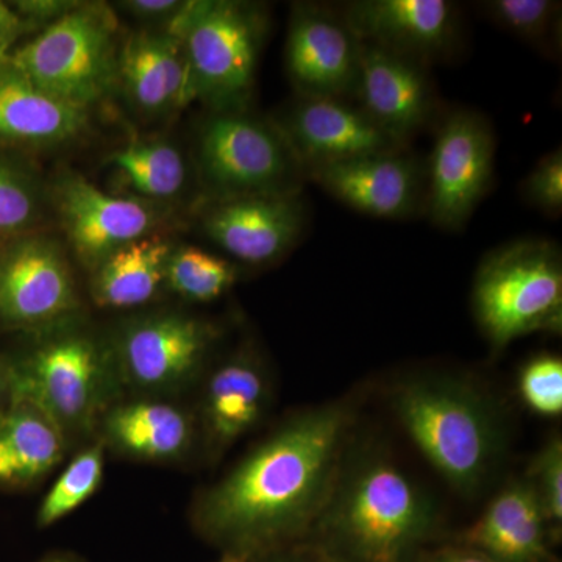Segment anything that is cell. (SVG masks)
I'll use <instances>...</instances> for the list:
<instances>
[{
  "mask_svg": "<svg viewBox=\"0 0 562 562\" xmlns=\"http://www.w3.org/2000/svg\"><path fill=\"white\" fill-rule=\"evenodd\" d=\"M355 420L353 398L292 414L199 497L192 522L203 539L249 561L305 541L338 480Z\"/></svg>",
  "mask_w": 562,
  "mask_h": 562,
  "instance_id": "cell-1",
  "label": "cell"
},
{
  "mask_svg": "<svg viewBox=\"0 0 562 562\" xmlns=\"http://www.w3.org/2000/svg\"><path fill=\"white\" fill-rule=\"evenodd\" d=\"M438 524L430 495L390 454L380 447H349L330 498L303 542L336 562H416Z\"/></svg>",
  "mask_w": 562,
  "mask_h": 562,
  "instance_id": "cell-2",
  "label": "cell"
},
{
  "mask_svg": "<svg viewBox=\"0 0 562 562\" xmlns=\"http://www.w3.org/2000/svg\"><path fill=\"white\" fill-rule=\"evenodd\" d=\"M390 397L425 460L464 497L480 494L506 449L505 425L491 395L464 376L422 372L402 379Z\"/></svg>",
  "mask_w": 562,
  "mask_h": 562,
  "instance_id": "cell-3",
  "label": "cell"
},
{
  "mask_svg": "<svg viewBox=\"0 0 562 562\" xmlns=\"http://www.w3.org/2000/svg\"><path fill=\"white\" fill-rule=\"evenodd\" d=\"M74 319L31 333L24 349L5 353L10 402L35 406L68 442L99 432L125 392L111 342Z\"/></svg>",
  "mask_w": 562,
  "mask_h": 562,
  "instance_id": "cell-4",
  "label": "cell"
},
{
  "mask_svg": "<svg viewBox=\"0 0 562 562\" xmlns=\"http://www.w3.org/2000/svg\"><path fill=\"white\" fill-rule=\"evenodd\" d=\"M472 313L492 350L535 333H561L558 243L520 238L490 251L473 279Z\"/></svg>",
  "mask_w": 562,
  "mask_h": 562,
  "instance_id": "cell-5",
  "label": "cell"
},
{
  "mask_svg": "<svg viewBox=\"0 0 562 562\" xmlns=\"http://www.w3.org/2000/svg\"><path fill=\"white\" fill-rule=\"evenodd\" d=\"M165 31L183 44L194 99L209 103L211 111L246 110L268 32V16L260 5L233 0L187 2Z\"/></svg>",
  "mask_w": 562,
  "mask_h": 562,
  "instance_id": "cell-6",
  "label": "cell"
},
{
  "mask_svg": "<svg viewBox=\"0 0 562 562\" xmlns=\"http://www.w3.org/2000/svg\"><path fill=\"white\" fill-rule=\"evenodd\" d=\"M116 33L110 9L77 3L9 57L41 90L88 111L117 81Z\"/></svg>",
  "mask_w": 562,
  "mask_h": 562,
  "instance_id": "cell-7",
  "label": "cell"
},
{
  "mask_svg": "<svg viewBox=\"0 0 562 562\" xmlns=\"http://www.w3.org/2000/svg\"><path fill=\"white\" fill-rule=\"evenodd\" d=\"M209 201L303 191L305 171L272 120L247 110L211 111L195 144Z\"/></svg>",
  "mask_w": 562,
  "mask_h": 562,
  "instance_id": "cell-8",
  "label": "cell"
},
{
  "mask_svg": "<svg viewBox=\"0 0 562 562\" xmlns=\"http://www.w3.org/2000/svg\"><path fill=\"white\" fill-rule=\"evenodd\" d=\"M495 133L479 111L458 109L439 122L425 165L424 214L443 232H461L486 198L495 173Z\"/></svg>",
  "mask_w": 562,
  "mask_h": 562,
  "instance_id": "cell-9",
  "label": "cell"
},
{
  "mask_svg": "<svg viewBox=\"0 0 562 562\" xmlns=\"http://www.w3.org/2000/svg\"><path fill=\"white\" fill-rule=\"evenodd\" d=\"M79 292L57 241L32 232L0 244V328L36 333L76 317Z\"/></svg>",
  "mask_w": 562,
  "mask_h": 562,
  "instance_id": "cell-10",
  "label": "cell"
},
{
  "mask_svg": "<svg viewBox=\"0 0 562 562\" xmlns=\"http://www.w3.org/2000/svg\"><path fill=\"white\" fill-rule=\"evenodd\" d=\"M214 339L216 330L209 322L168 312L131 322L111 346L124 390L154 398L194 380Z\"/></svg>",
  "mask_w": 562,
  "mask_h": 562,
  "instance_id": "cell-11",
  "label": "cell"
},
{
  "mask_svg": "<svg viewBox=\"0 0 562 562\" xmlns=\"http://www.w3.org/2000/svg\"><path fill=\"white\" fill-rule=\"evenodd\" d=\"M305 192L216 199L203 205L201 227L210 241L247 266H268L301 243L308 224Z\"/></svg>",
  "mask_w": 562,
  "mask_h": 562,
  "instance_id": "cell-12",
  "label": "cell"
},
{
  "mask_svg": "<svg viewBox=\"0 0 562 562\" xmlns=\"http://www.w3.org/2000/svg\"><path fill=\"white\" fill-rule=\"evenodd\" d=\"M361 41L339 7L295 3L288 25L284 66L297 95L353 98Z\"/></svg>",
  "mask_w": 562,
  "mask_h": 562,
  "instance_id": "cell-13",
  "label": "cell"
},
{
  "mask_svg": "<svg viewBox=\"0 0 562 562\" xmlns=\"http://www.w3.org/2000/svg\"><path fill=\"white\" fill-rule=\"evenodd\" d=\"M272 121L283 133L305 176L322 166L406 147L350 99L297 95Z\"/></svg>",
  "mask_w": 562,
  "mask_h": 562,
  "instance_id": "cell-14",
  "label": "cell"
},
{
  "mask_svg": "<svg viewBox=\"0 0 562 562\" xmlns=\"http://www.w3.org/2000/svg\"><path fill=\"white\" fill-rule=\"evenodd\" d=\"M306 180L342 205L376 220L406 221L424 214L425 165L406 147L322 166L306 172Z\"/></svg>",
  "mask_w": 562,
  "mask_h": 562,
  "instance_id": "cell-15",
  "label": "cell"
},
{
  "mask_svg": "<svg viewBox=\"0 0 562 562\" xmlns=\"http://www.w3.org/2000/svg\"><path fill=\"white\" fill-rule=\"evenodd\" d=\"M351 101L403 146L430 124L439 103L428 65L362 41Z\"/></svg>",
  "mask_w": 562,
  "mask_h": 562,
  "instance_id": "cell-16",
  "label": "cell"
},
{
  "mask_svg": "<svg viewBox=\"0 0 562 562\" xmlns=\"http://www.w3.org/2000/svg\"><path fill=\"white\" fill-rule=\"evenodd\" d=\"M55 205L70 247L91 272L121 247L150 236L158 224L149 202L109 194L77 173L58 181Z\"/></svg>",
  "mask_w": 562,
  "mask_h": 562,
  "instance_id": "cell-17",
  "label": "cell"
},
{
  "mask_svg": "<svg viewBox=\"0 0 562 562\" xmlns=\"http://www.w3.org/2000/svg\"><path fill=\"white\" fill-rule=\"evenodd\" d=\"M362 43L430 66L460 46V7L449 0H353L339 7Z\"/></svg>",
  "mask_w": 562,
  "mask_h": 562,
  "instance_id": "cell-18",
  "label": "cell"
},
{
  "mask_svg": "<svg viewBox=\"0 0 562 562\" xmlns=\"http://www.w3.org/2000/svg\"><path fill=\"white\" fill-rule=\"evenodd\" d=\"M461 541L495 562H549L557 536L524 475L497 492L480 519L462 532Z\"/></svg>",
  "mask_w": 562,
  "mask_h": 562,
  "instance_id": "cell-19",
  "label": "cell"
},
{
  "mask_svg": "<svg viewBox=\"0 0 562 562\" xmlns=\"http://www.w3.org/2000/svg\"><path fill=\"white\" fill-rule=\"evenodd\" d=\"M87 124V110L41 90L10 57L0 60V150L69 143Z\"/></svg>",
  "mask_w": 562,
  "mask_h": 562,
  "instance_id": "cell-20",
  "label": "cell"
},
{
  "mask_svg": "<svg viewBox=\"0 0 562 562\" xmlns=\"http://www.w3.org/2000/svg\"><path fill=\"white\" fill-rule=\"evenodd\" d=\"M269 380L250 351L241 350L221 362L206 380L202 397V427L214 453L254 430L268 408Z\"/></svg>",
  "mask_w": 562,
  "mask_h": 562,
  "instance_id": "cell-21",
  "label": "cell"
},
{
  "mask_svg": "<svg viewBox=\"0 0 562 562\" xmlns=\"http://www.w3.org/2000/svg\"><path fill=\"white\" fill-rule=\"evenodd\" d=\"M117 80L144 113H166L194 101L183 44L179 36L166 31H143L125 41Z\"/></svg>",
  "mask_w": 562,
  "mask_h": 562,
  "instance_id": "cell-22",
  "label": "cell"
},
{
  "mask_svg": "<svg viewBox=\"0 0 562 562\" xmlns=\"http://www.w3.org/2000/svg\"><path fill=\"white\" fill-rule=\"evenodd\" d=\"M103 446L136 460L168 462L184 457L194 442V420L180 406L160 398L117 402L103 416Z\"/></svg>",
  "mask_w": 562,
  "mask_h": 562,
  "instance_id": "cell-23",
  "label": "cell"
},
{
  "mask_svg": "<svg viewBox=\"0 0 562 562\" xmlns=\"http://www.w3.org/2000/svg\"><path fill=\"white\" fill-rule=\"evenodd\" d=\"M66 441L54 422L25 402L0 406V482L32 484L57 468Z\"/></svg>",
  "mask_w": 562,
  "mask_h": 562,
  "instance_id": "cell-24",
  "label": "cell"
},
{
  "mask_svg": "<svg viewBox=\"0 0 562 562\" xmlns=\"http://www.w3.org/2000/svg\"><path fill=\"white\" fill-rule=\"evenodd\" d=\"M172 250L168 239L155 235L121 247L92 271V301L114 310L146 305L166 283V265Z\"/></svg>",
  "mask_w": 562,
  "mask_h": 562,
  "instance_id": "cell-25",
  "label": "cell"
},
{
  "mask_svg": "<svg viewBox=\"0 0 562 562\" xmlns=\"http://www.w3.org/2000/svg\"><path fill=\"white\" fill-rule=\"evenodd\" d=\"M109 161L125 184L146 199L168 201L187 184V160L168 140H136L113 151Z\"/></svg>",
  "mask_w": 562,
  "mask_h": 562,
  "instance_id": "cell-26",
  "label": "cell"
},
{
  "mask_svg": "<svg viewBox=\"0 0 562 562\" xmlns=\"http://www.w3.org/2000/svg\"><path fill=\"white\" fill-rule=\"evenodd\" d=\"M484 16L514 38L550 58L561 54L562 3L554 0H487Z\"/></svg>",
  "mask_w": 562,
  "mask_h": 562,
  "instance_id": "cell-27",
  "label": "cell"
},
{
  "mask_svg": "<svg viewBox=\"0 0 562 562\" xmlns=\"http://www.w3.org/2000/svg\"><path fill=\"white\" fill-rule=\"evenodd\" d=\"M236 280L238 268L231 260L199 247L173 249L166 265V283L191 302L216 301Z\"/></svg>",
  "mask_w": 562,
  "mask_h": 562,
  "instance_id": "cell-28",
  "label": "cell"
},
{
  "mask_svg": "<svg viewBox=\"0 0 562 562\" xmlns=\"http://www.w3.org/2000/svg\"><path fill=\"white\" fill-rule=\"evenodd\" d=\"M103 442L101 439L90 443L69 462L60 479L55 482L41 503L38 517L40 527L46 528L60 522L63 517L80 508L88 498L101 486L103 476Z\"/></svg>",
  "mask_w": 562,
  "mask_h": 562,
  "instance_id": "cell-29",
  "label": "cell"
},
{
  "mask_svg": "<svg viewBox=\"0 0 562 562\" xmlns=\"http://www.w3.org/2000/svg\"><path fill=\"white\" fill-rule=\"evenodd\" d=\"M41 216V190L35 176L0 150V244L32 233Z\"/></svg>",
  "mask_w": 562,
  "mask_h": 562,
  "instance_id": "cell-30",
  "label": "cell"
},
{
  "mask_svg": "<svg viewBox=\"0 0 562 562\" xmlns=\"http://www.w3.org/2000/svg\"><path fill=\"white\" fill-rule=\"evenodd\" d=\"M519 392L525 405L539 416L562 413V360L558 355L541 353L524 366Z\"/></svg>",
  "mask_w": 562,
  "mask_h": 562,
  "instance_id": "cell-31",
  "label": "cell"
},
{
  "mask_svg": "<svg viewBox=\"0 0 562 562\" xmlns=\"http://www.w3.org/2000/svg\"><path fill=\"white\" fill-rule=\"evenodd\" d=\"M535 487L547 522L554 532L561 535L562 525V441L561 436H552L539 450L531 462L527 475Z\"/></svg>",
  "mask_w": 562,
  "mask_h": 562,
  "instance_id": "cell-32",
  "label": "cell"
},
{
  "mask_svg": "<svg viewBox=\"0 0 562 562\" xmlns=\"http://www.w3.org/2000/svg\"><path fill=\"white\" fill-rule=\"evenodd\" d=\"M520 195L531 209L558 220L562 213V149L543 155L520 184Z\"/></svg>",
  "mask_w": 562,
  "mask_h": 562,
  "instance_id": "cell-33",
  "label": "cell"
},
{
  "mask_svg": "<svg viewBox=\"0 0 562 562\" xmlns=\"http://www.w3.org/2000/svg\"><path fill=\"white\" fill-rule=\"evenodd\" d=\"M10 5L13 7L18 14H20L22 20L33 27V25L40 24V22H47L46 25H49L50 22L57 21L58 18L63 16V14L72 10L74 7L77 5V2L29 0V2H14L10 3Z\"/></svg>",
  "mask_w": 562,
  "mask_h": 562,
  "instance_id": "cell-34",
  "label": "cell"
},
{
  "mask_svg": "<svg viewBox=\"0 0 562 562\" xmlns=\"http://www.w3.org/2000/svg\"><path fill=\"white\" fill-rule=\"evenodd\" d=\"M184 3L177 0H131L120 5L138 20L162 21L168 25L183 10Z\"/></svg>",
  "mask_w": 562,
  "mask_h": 562,
  "instance_id": "cell-35",
  "label": "cell"
},
{
  "mask_svg": "<svg viewBox=\"0 0 562 562\" xmlns=\"http://www.w3.org/2000/svg\"><path fill=\"white\" fill-rule=\"evenodd\" d=\"M31 29L10 3L0 2V60L9 57L16 41Z\"/></svg>",
  "mask_w": 562,
  "mask_h": 562,
  "instance_id": "cell-36",
  "label": "cell"
},
{
  "mask_svg": "<svg viewBox=\"0 0 562 562\" xmlns=\"http://www.w3.org/2000/svg\"><path fill=\"white\" fill-rule=\"evenodd\" d=\"M250 562H336L327 554L321 552L317 547L308 542H299L294 546L284 547L277 552L265 554V557L255 558Z\"/></svg>",
  "mask_w": 562,
  "mask_h": 562,
  "instance_id": "cell-37",
  "label": "cell"
},
{
  "mask_svg": "<svg viewBox=\"0 0 562 562\" xmlns=\"http://www.w3.org/2000/svg\"><path fill=\"white\" fill-rule=\"evenodd\" d=\"M416 562H495L479 550L468 546L442 547L438 550H425Z\"/></svg>",
  "mask_w": 562,
  "mask_h": 562,
  "instance_id": "cell-38",
  "label": "cell"
},
{
  "mask_svg": "<svg viewBox=\"0 0 562 562\" xmlns=\"http://www.w3.org/2000/svg\"><path fill=\"white\" fill-rule=\"evenodd\" d=\"M10 402L9 362L7 355L0 353V406Z\"/></svg>",
  "mask_w": 562,
  "mask_h": 562,
  "instance_id": "cell-39",
  "label": "cell"
},
{
  "mask_svg": "<svg viewBox=\"0 0 562 562\" xmlns=\"http://www.w3.org/2000/svg\"><path fill=\"white\" fill-rule=\"evenodd\" d=\"M40 562H81L79 558L69 553H52L49 557L43 558Z\"/></svg>",
  "mask_w": 562,
  "mask_h": 562,
  "instance_id": "cell-40",
  "label": "cell"
},
{
  "mask_svg": "<svg viewBox=\"0 0 562 562\" xmlns=\"http://www.w3.org/2000/svg\"><path fill=\"white\" fill-rule=\"evenodd\" d=\"M221 562H250L249 560H244V558L231 557V554H225L224 560Z\"/></svg>",
  "mask_w": 562,
  "mask_h": 562,
  "instance_id": "cell-41",
  "label": "cell"
}]
</instances>
